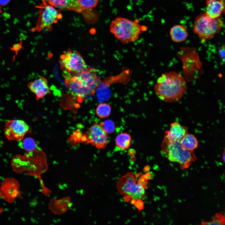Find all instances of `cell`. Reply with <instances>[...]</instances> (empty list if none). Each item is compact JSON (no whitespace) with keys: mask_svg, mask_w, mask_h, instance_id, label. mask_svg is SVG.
Listing matches in <instances>:
<instances>
[{"mask_svg":"<svg viewBox=\"0 0 225 225\" xmlns=\"http://www.w3.org/2000/svg\"><path fill=\"white\" fill-rule=\"evenodd\" d=\"M1 12H2V11L1 10V8L0 6V13H1Z\"/></svg>","mask_w":225,"mask_h":225,"instance_id":"74e56055","label":"cell"},{"mask_svg":"<svg viewBox=\"0 0 225 225\" xmlns=\"http://www.w3.org/2000/svg\"><path fill=\"white\" fill-rule=\"evenodd\" d=\"M141 173H140L139 174H136L135 176L136 177H138L140 175Z\"/></svg>","mask_w":225,"mask_h":225,"instance_id":"8d00e7d4","label":"cell"},{"mask_svg":"<svg viewBox=\"0 0 225 225\" xmlns=\"http://www.w3.org/2000/svg\"><path fill=\"white\" fill-rule=\"evenodd\" d=\"M224 216L221 213H217L212 220L208 222H203L201 224L202 225H219L225 224Z\"/></svg>","mask_w":225,"mask_h":225,"instance_id":"603a6c76","label":"cell"},{"mask_svg":"<svg viewBox=\"0 0 225 225\" xmlns=\"http://www.w3.org/2000/svg\"><path fill=\"white\" fill-rule=\"evenodd\" d=\"M111 111V108L110 105L105 103H102L97 106L96 112L99 117L104 118L110 115Z\"/></svg>","mask_w":225,"mask_h":225,"instance_id":"7402d4cb","label":"cell"},{"mask_svg":"<svg viewBox=\"0 0 225 225\" xmlns=\"http://www.w3.org/2000/svg\"><path fill=\"white\" fill-rule=\"evenodd\" d=\"M4 209L3 208H0V214L4 212Z\"/></svg>","mask_w":225,"mask_h":225,"instance_id":"d590c367","label":"cell"},{"mask_svg":"<svg viewBox=\"0 0 225 225\" xmlns=\"http://www.w3.org/2000/svg\"><path fill=\"white\" fill-rule=\"evenodd\" d=\"M135 206L138 210H141L143 209L144 204L143 201L141 199L137 200L134 204Z\"/></svg>","mask_w":225,"mask_h":225,"instance_id":"83f0119b","label":"cell"},{"mask_svg":"<svg viewBox=\"0 0 225 225\" xmlns=\"http://www.w3.org/2000/svg\"><path fill=\"white\" fill-rule=\"evenodd\" d=\"M10 0H0V5L4 6L7 5Z\"/></svg>","mask_w":225,"mask_h":225,"instance_id":"f546056e","label":"cell"},{"mask_svg":"<svg viewBox=\"0 0 225 225\" xmlns=\"http://www.w3.org/2000/svg\"><path fill=\"white\" fill-rule=\"evenodd\" d=\"M221 18H214L208 16L205 12H201L195 18L193 30L202 43L213 38L220 32L224 26Z\"/></svg>","mask_w":225,"mask_h":225,"instance_id":"5b68a950","label":"cell"},{"mask_svg":"<svg viewBox=\"0 0 225 225\" xmlns=\"http://www.w3.org/2000/svg\"><path fill=\"white\" fill-rule=\"evenodd\" d=\"M225 0H206L205 13L214 18H220L225 12Z\"/></svg>","mask_w":225,"mask_h":225,"instance_id":"2e32d148","label":"cell"},{"mask_svg":"<svg viewBox=\"0 0 225 225\" xmlns=\"http://www.w3.org/2000/svg\"><path fill=\"white\" fill-rule=\"evenodd\" d=\"M225 50L224 45L220 47L218 49V52L220 59L223 63L225 62Z\"/></svg>","mask_w":225,"mask_h":225,"instance_id":"484cf974","label":"cell"},{"mask_svg":"<svg viewBox=\"0 0 225 225\" xmlns=\"http://www.w3.org/2000/svg\"><path fill=\"white\" fill-rule=\"evenodd\" d=\"M117 188L122 195H129L132 199H141L145 195V189L141 185L137 183L133 173L128 172L118 181Z\"/></svg>","mask_w":225,"mask_h":225,"instance_id":"52a82bcc","label":"cell"},{"mask_svg":"<svg viewBox=\"0 0 225 225\" xmlns=\"http://www.w3.org/2000/svg\"><path fill=\"white\" fill-rule=\"evenodd\" d=\"M72 206L69 197L63 198L60 199L52 198L49 204V208L54 213L60 215L66 212Z\"/></svg>","mask_w":225,"mask_h":225,"instance_id":"e0dca14e","label":"cell"},{"mask_svg":"<svg viewBox=\"0 0 225 225\" xmlns=\"http://www.w3.org/2000/svg\"><path fill=\"white\" fill-rule=\"evenodd\" d=\"M132 141L130 135L126 132H122L118 134L115 139L116 146L121 150L128 149L130 147Z\"/></svg>","mask_w":225,"mask_h":225,"instance_id":"d6986e66","label":"cell"},{"mask_svg":"<svg viewBox=\"0 0 225 225\" xmlns=\"http://www.w3.org/2000/svg\"><path fill=\"white\" fill-rule=\"evenodd\" d=\"M131 198V197L129 195H126L124 196V199L125 202H128L130 201Z\"/></svg>","mask_w":225,"mask_h":225,"instance_id":"1f68e13d","label":"cell"},{"mask_svg":"<svg viewBox=\"0 0 225 225\" xmlns=\"http://www.w3.org/2000/svg\"><path fill=\"white\" fill-rule=\"evenodd\" d=\"M65 83L74 95L84 98L94 95L101 82L94 68H87L73 76H66Z\"/></svg>","mask_w":225,"mask_h":225,"instance_id":"7a4b0ae2","label":"cell"},{"mask_svg":"<svg viewBox=\"0 0 225 225\" xmlns=\"http://www.w3.org/2000/svg\"><path fill=\"white\" fill-rule=\"evenodd\" d=\"M138 183L142 186L145 189L147 188L146 185L148 184V182L147 180L143 179L141 177L139 178L138 179Z\"/></svg>","mask_w":225,"mask_h":225,"instance_id":"f1b7e54d","label":"cell"},{"mask_svg":"<svg viewBox=\"0 0 225 225\" xmlns=\"http://www.w3.org/2000/svg\"><path fill=\"white\" fill-rule=\"evenodd\" d=\"M187 89V84L183 77L180 74L174 71L162 74L158 79L154 87L158 97L168 102L179 100Z\"/></svg>","mask_w":225,"mask_h":225,"instance_id":"6da1fadb","label":"cell"},{"mask_svg":"<svg viewBox=\"0 0 225 225\" xmlns=\"http://www.w3.org/2000/svg\"><path fill=\"white\" fill-rule=\"evenodd\" d=\"M19 145L20 148L27 152L34 151L37 147L35 140L31 137L26 138L20 141Z\"/></svg>","mask_w":225,"mask_h":225,"instance_id":"44dd1931","label":"cell"},{"mask_svg":"<svg viewBox=\"0 0 225 225\" xmlns=\"http://www.w3.org/2000/svg\"><path fill=\"white\" fill-rule=\"evenodd\" d=\"M77 1L82 8L89 9L96 7L99 0H77Z\"/></svg>","mask_w":225,"mask_h":225,"instance_id":"cb8c5ba5","label":"cell"},{"mask_svg":"<svg viewBox=\"0 0 225 225\" xmlns=\"http://www.w3.org/2000/svg\"><path fill=\"white\" fill-rule=\"evenodd\" d=\"M29 129V126L24 121L13 119L8 121L6 123L4 133L9 141H20L23 138Z\"/></svg>","mask_w":225,"mask_h":225,"instance_id":"8fae6325","label":"cell"},{"mask_svg":"<svg viewBox=\"0 0 225 225\" xmlns=\"http://www.w3.org/2000/svg\"><path fill=\"white\" fill-rule=\"evenodd\" d=\"M170 34L172 40L176 42L184 41L188 36L186 28L180 24L176 25L172 27L170 30Z\"/></svg>","mask_w":225,"mask_h":225,"instance_id":"ac0fdd59","label":"cell"},{"mask_svg":"<svg viewBox=\"0 0 225 225\" xmlns=\"http://www.w3.org/2000/svg\"><path fill=\"white\" fill-rule=\"evenodd\" d=\"M188 133L187 128L178 122H174L170 124L169 130L165 132L163 141L168 142L181 140Z\"/></svg>","mask_w":225,"mask_h":225,"instance_id":"5bb4252c","label":"cell"},{"mask_svg":"<svg viewBox=\"0 0 225 225\" xmlns=\"http://www.w3.org/2000/svg\"><path fill=\"white\" fill-rule=\"evenodd\" d=\"M84 137L87 142L91 144L99 149L104 148L109 143L108 133L105 131L100 124L98 123H94L88 128Z\"/></svg>","mask_w":225,"mask_h":225,"instance_id":"30bf717a","label":"cell"},{"mask_svg":"<svg viewBox=\"0 0 225 225\" xmlns=\"http://www.w3.org/2000/svg\"><path fill=\"white\" fill-rule=\"evenodd\" d=\"M138 22L128 19L118 17L110 24V32L120 42L127 44L137 40L144 31Z\"/></svg>","mask_w":225,"mask_h":225,"instance_id":"277c9868","label":"cell"},{"mask_svg":"<svg viewBox=\"0 0 225 225\" xmlns=\"http://www.w3.org/2000/svg\"><path fill=\"white\" fill-rule=\"evenodd\" d=\"M153 176V173L152 172H150L148 171L146 172L144 174L142 175L141 177L144 179L147 180L152 179Z\"/></svg>","mask_w":225,"mask_h":225,"instance_id":"4316f807","label":"cell"},{"mask_svg":"<svg viewBox=\"0 0 225 225\" xmlns=\"http://www.w3.org/2000/svg\"><path fill=\"white\" fill-rule=\"evenodd\" d=\"M42 4L49 5L62 10H72L82 14L86 9L82 8L77 0H42Z\"/></svg>","mask_w":225,"mask_h":225,"instance_id":"4fadbf2b","label":"cell"},{"mask_svg":"<svg viewBox=\"0 0 225 225\" xmlns=\"http://www.w3.org/2000/svg\"><path fill=\"white\" fill-rule=\"evenodd\" d=\"M105 131L108 134L113 132L115 130V124L111 120H107L100 123Z\"/></svg>","mask_w":225,"mask_h":225,"instance_id":"d4e9b609","label":"cell"},{"mask_svg":"<svg viewBox=\"0 0 225 225\" xmlns=\"http://www.w3.org/2000/svg\"><path fill=\"white\" fill-rule=\"evenodd\" d=\"M162 150L171 162L179 164L182 169L189 167L196 158L193 151L188 150L182 145L179 140L162 141Z\"/></svg>","mask_w":225,"mask_h":225,"instance_id":"8992f818","label":"cell"},{"mask_svg":"<svg viewBox=\"0 0 225 225\" xmlns=\"http://www.w3.org/2000/svg\"><path fill=\"white\" fill-rule=\"evenodd\" d=\"M150 169V167L148 165L145 166L143 169V172H146L148 171Z\"/></svg>","mask_w":225,"mask_h":225,"instance_id":"4dcf8cb0","label":"cell"},{"mask_svg":"<svg viewBox=\"0 0 225 225\" xmlns=\"http://www.w3.org/2000/svg\"><path fill=\"white\" fill-rule=\"evenodd\" d=\"M28 87L36 96L37 100L44 98L50 92L48 80L41 77L28 84Z\"/></svg>","mask_w":225,"mask_h":225,"instance_id":"9a60e30c","label":"cell"},{"mask_svg":"<svg viewBox=\"0 0 225 225\" xmlns=\"http://www.w3.org/2000/svg\"><path fill=\"white\" fill-rule=\"evenodd\" d=\"M180 141L182 146L189 151H193L198 146L197 139L192 134H187Z\"/></svg>","mask_w":225,"mask_h":225,"instance_id":"ffe728a7","label":"cell"},{"mask_svg":"<svg viewBox=\"0 0 225 225\" xmlns=\"http://www.w3.org/2000/svg\"><path fill=\"white\" fill-rule=\"evenodd\" d=\"M60 64L68 72L76 73L88 68V66L81 55L77 52L68 51L61 55Z\"/></svg>","mask_w":225,"mask_h":225,"instance_id":"9c48e42d","label":"cell"},{"mask_svg":"<svg viewBox=\"0 0 225 225\" xmlns=\"http://www.w3.org/2000/svg\"><path fill=\"white\" fill-rule=\"evenodd\" d=\"M16 165L20 174L26 171L27 175L37 178L39 180L42 179L41 175L48 169L46 155L38 149L27 152L23 156L18 155Z\"/></svg>","mask_w":225,"mask_h":225,"instance_id":"3957f363","label":"cell"},{"mask_svg":"<svg viewBox=\"0 0 225 225\" xmlns=\"http://www.w3.org/2000/svg\"><path fill=\"white\" fill-rule=\"evenodd\" d=\"M135 153V152L134 150H130L128 152L129 155L132 157L134 156Z\"/></svg>","mask_w":225,"mask_h":225,"instance_id":"d6a6232c","label":"cell"},{"mask_svg":"<svg viewBox=\"0 0 225 225\" xmlns=\"http://www.w3.org/2000/svg\"><path fill=\"white\" fill-rule=\"evenodd\" d=\"M136 201V200L132 199V200L130 202V203L132 205L134 204H135Z\"/></svg>","mask_w":225,"mask_h":225,"instance_id":"e575fe53","label":"cell"},{"mask_svg":"<svg viewBox=\"0 0 225 225\" xmlns=\"http://www.w3.org/2000/svg\"><path fill=\"white\" fill-rule=\"evenodd\" d=\"M20 186L18 181L14 178L4 179L1 184L0 196L7 202L13 203L17 198H22Z\"/></svg>","mask_w":225,"mask_h":225,"instance_id":"7c38bea8","label":"cell"},{"mask_svg":"<svg viewBox=\"0 0 225 225\" xmlns=\"http://www.w3.org/2000/svg\"></svg>","mask_w":225,"mask_h":225,"instance_id":"f35d334b","label":"cell"},{"mask_svg":"<svg viewBox=\"0 0 225 225\" xmlns=\"http://www.w3.org/2000/svg\"><path fill=\"white\" fill-rule=\"evenodd\" d=\"M225 150H223V151L222 153V158L223 161L224 162H225Z\"/></svg>","mask_w":225,"mask_h":225,"instance_id":"836d02e7","label":"cell"},{"mask_svg":"<svg viewBox=\"0 0 225 225\" xmlns=\"http://www.w3.org/2000/svg\"><path fill=\"white\" fill-rule=\"evenodd\" d=\"M40 9L35 29L40 31L44 29L50 30L52 25L62 17V14L52 6L41 4L37 6Z\"/></svg>","mask_w":225,"mask_h":225,"instance_id":"ba28073f","label":"cell"}]
</instances>
